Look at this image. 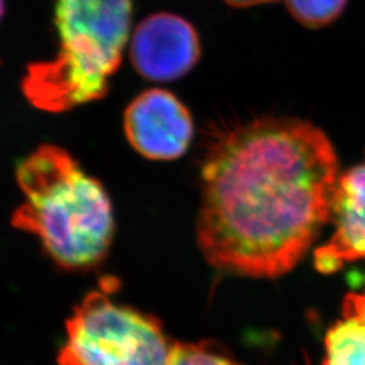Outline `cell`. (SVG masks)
I'll list each match as a JSON object with an SVG mask.
<instances>
[{"label": "cell", "instance_id": "cell-1", "mask_svg": "<svg viewBox=\"0 0 365 365\" xmlns=\"http://www.w3.org/2000/svg\"><path fill=\"white\" fill-rule=\"evenodd\" d=\"M339 178L331 143L309 122L262 118L226 133L203 167L202 253L230 274H286L330 220Z\"/></svg>", "mask_w": 365, "mask_h": 365}, {"label": "cell", "instance_id": "cell-2", "mask_svg": "<svg viewBox=\"0 0 365 365\" xmlns=\"http://www.w3.org/2000/svg\"><path fill=\"white\" fill-rule=\"evenodd\" d=\"M24 202L14 225L36 235L66 269H88L103 260L113 241L111 203L101 182L64 149L43 145L18 167Z\"/></svg>", "mask_w": 365, "mask_h": 365}, {"label": "cell", "instance_id": "cell-3", "mask_svg": "<svg viewBox=\"0 0 365 365\" xmlns=\"http://www.w3.org/2000/svg\"><path fill=\"white\" fill-rule=\"evenodd\" d=\"M133 0H57L58 52L27 68L31 105L61 113L103 98L130 41Z\"/></svg>", "mask_w": 365, "mask_h": 365}, {"label": "cell", "instance_id": "cell-4", "mask_svg": "<svg viewBox=\"0 0 365 365\" xmlns=\"http://www.w3.org/2000/svg\"><path fill=\"white\" fill-rule=\"evenodd\" d=\"M60 365H168L170 348L153 317L93 291L66 325Z\"/></svg>", "mask_w": 365, "mask_h": 365}, {"label": "cell", "instance_id": "cell-5", "mask_svg": "<svg viewBox=\"0 0 365 365\" xmlns=\"http://www.w3.org/2000/svg\"><path fill=\"white\" fill-rule=\"evenodd\" d=\"M130 60L143 78L173 81L185 76L200 58L195 27L175 14H153L135 27L130 38Z\"/></svg>", "mask_w": 365, "mask_h": 365}, {"label": "cell", "instance_id": "cell-6", "mask_svg": "<svg viewBox=\"0 0 365 365\" xmlns=\"http://www.w3.org/2000/svg\"><path fill=\"white\" fill-rule=\"evenodd\" d=\"M125 134L131 146L152 160H175L192 140L194 123L187 107L170 91L140 93L125 111Z\"/></svg>", "mask_w": 365, "mask_h": 365}, {"label": "cell", "instance_id": "cell-7", "mask_svg": "<svg viewBox=\"0 0 365 365\" xmlns=\"http://www.w3.org/2000/svg\"><path fill=\"white\" fill-rule=\"evenodd\" d=\"M330 220L331 238L317 249L314 262L319 272L333 274L345 264L365 260V161L339 175Z\"/></svg>", "mask_w": 365, "mask_h": 365}, {"label": "cell", "instance_id": "cell-8", "mask_svg": "<svg viewBox=\"0 0 365 365\" xmlns=\"http://www.w3.org/2000/svg\"><path fill=\"white\" fill-rule=\"evenodd\" d=\"M324 365H365V319L344 317L329 330Z\"/></svg>", "mask_w": 365, "mask_h": 365}, {"label": "cell", "instance_id": "cell-9", "mask_svg": "<svg viewBox=\"0 0 365 365\" xmlns=\"http://www.w3.org/2000/svg\"><path fill=\"white\" fill-rule=\"evenodd\" d=\"M348 0H286L288 11L306 27L327 26L337 19Z\"/></svg>", "mask_w": 365, "mask_h": 365}, {"label": "cell", "instance_id": "cell-10", "mask_svg": "<svg viewBox=\"0 0 365 365\" xmlns=\"http://www.w3.org/2000/svg\"><path fill=\"white\" fill-rule=\"evenodd\" d=\"M168 365H240L205 344L172 345Z\"/></svg>", "mask_w": 365, "mask_h": 365}, {"label": "cell", "instance_id": "cell-11", "mask_svg": "<svg viewBox=\"0 0 365 365\" xmlns=\"http://www.w3.org/2000/svg\"><path fill=\"white\" fill-rule=\"evenodd\" d=\"M344 317L365 319V289L360 294H351L344 302Z\"/></svg>", "mask_w": 365, "mask_h": 365}, {"label": "cell", "instance_id": "cell-12", "mask_svg": "<svg viewBox=\"0 0 365 365\" xmlns=\"http://www.w3.org/2000/svg\"><path fill=\"white\" fill-rule=\"evenodd\" d=\"M229 6L237 7V9H245V7H253V6H260V4H267L272 3L277 0H225Z\"/></svg>", "mask_w": 365, "mask_h": 365}, {"label": "cell", "instance_id": "cell-13", "mask_svg": "<svg viewBox=\"0 0 365 365\" xmlns=\"http://www.w3.org/2000/svg\"><path fill=\"white\" fill-rule=\"evenodd\" d=\"M3 14H4V0H0V19H1Z\"/></svg>", "mask_w": 365, "mask_h": 365}]
</instances>
